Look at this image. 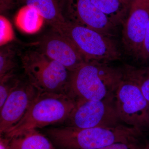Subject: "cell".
Wrapping results in <instances>:
<instances>
[{"label":"cell","instance_id":"obj_23","mask_svg":"<svg viewBox=\"0 0 149 149\" xmlns=\"http://www.w3.org/2000/svg\"><path fill=\"white\" fill-rule=\"evenodd\" d=\"M121 3L130 10V7L135 0H120Z\"/></svg>","mask_w":149,"mask_h":149},{"label":"cell","instance_id":"obj_15","mask_svg":"<svg viewBox=\"0 0 149 149\" xmlns=\"http://www.w3.org/2000/svg\"><path fill=\"white\" fill-rule=\"evenodd\" d=\"M109 21L117 26L124 24L128 17L129 10L120 0H91Z\"/></svg>","mask_w":149,"mask_h":149},{"label":"cell","instance_id":"obj_5","mask_svg":"<svg viewBox=\"0 0 149 149\" xmlns=\"http://www.w3.org/2000/svg\"><path fill=\"white\" fill-rule=\"evenodd\" d=\"M21 57L27 80L39 92L69 95L70 71L65 67L37 50L27 51Z\"/></svg>","mask_w":149,"mask_h":149},{"label":"cell","instance_id":"obj_1","mask_svg":"<svg viewBox=\"0 0 149 149\" xmlns=\"http://www.w3.org/2000/svg\"><path fill=\"white\" fill-rule=\"evenodd\" d=\"M46 135L58 149H99L118 142L140 141L143 132L127 125L80 128L67 126L45 130Z\"/></svg>","mask_w":149,"mask_h":149},{"label":"cell","instance_id":"obj_4","mask_svg":"<svg viewBox=\"0 0 149 149\" xmlns=\"http://www.w3.org/2000/svg\"><path fill=\"white\" fill-rule=\"evenodd\" d=\"M51 26L74 45L86 62L108 63L120 58V52L112 37L66 20Z\"/></svg>","mask_w":149,"mask_h":149},{"label":"cell","instance_id":"obj_21","mask_svg":"<svg viewBox=\"0 0 149 149\" xmlns=\"http://www.w3.org/2000/svg\"><path fill=\"white\" fill-rule=\"evenodd\" d=\"M136 58L146 65H149V20L141 50Z\"/></svg>","mask_w":149,"mask_h":149},{"label":"cell","instance_id":"obj_19","mask_svg":"<svg viewBox=\"0 0 149 149\" xmlns=\"http://www.w3.org/2000/svg\"><path fill=\"white\" fill-rule=\"evenodd\" d=\"M19 80L12 77L0 80V108L2 107L10 93L17 85Z\"/></svg>","mask_w":149,"mask_h":149},{"label":"cell","instance_id":"obj_10","mask_svg":"<svg viewBox=\"0 0 149 149\" xmlns=\"http://www.w3.org/2000/svg\"><path fill=\"white\" fill-rule=\"evenodd\" d=\"M149 20V0H135L123 25L122 42L128 54L137 58Z\"/></svg>","mask_w":149,"mask_h":149},{"label":"cell","instance_id":"obj_18","mask_svg":"<svg viewBox=\"0 0 149 149\" xmlns=\"http://www.w3.org/2000/svg\"><path fill=\"white\" fill-rule=\"evenodd\" d=\"M15 38L12 25L5 17L0 16V46L7 45Z\"/></svg>","mask_w":149,"mask_h":149},{"label":"cell","instance_id":"obj_24","mask_svg":"<svg viewBox=\"0 0 149 149\" xmlns=\"http://www.w3.org/2000/svg\"><path fill=\"white\" fill-rule=\"evenodd\" d=\"M1 149H6L5 144L3 141H1Z\"/></svg>","mask_w":149,"mask_h":149},{"label":"cell","instance_id":"obj_12","mask_svg":"<svg viewBox=\"0 0 149 149\" xmlns=\"http://www.w3.org/2000/svg\"><path fill=\"white\" fill-rule=\"evenodd\" d=\"M3 141L6 149H55L50 140L37 130Z\"/></svg>","mask_w":149,"mask_h":149},{"label":"cell","instance_id":"obj_13","mask_svg":"<svg viewBox=\"0 0 149 149\" xmlns=\"http://www.w3.org/2000/svg\"><path fill=\"white\" fill-rule=\"evenodd\" d=\"M25 5L34 8L51 26L65 21V0H22Z\"/></svg>","mask_w":149,"mask_h":149},{"label":"cell","instance_id":"obj_14","mask_svg":"<svg viewBox=\"0 0 149 149\" xmlns=\"http://www.w3.org/2000/svg\"><path fill=\"white\" fill-rule=\"evenodd\" d=\"M45 19L37 10L24 5L19 10L15 22L17 27L27 34H35L42 27Z\"/></svg>","mask_w":149,"mask_h":149},{"label":"cell","instance_id":"obj_6","mask_svg":"<svg viewBox=\"0 0 149 149\" xmlns=\"http://www.w3.org/2000/svg\"><path fill=\"white\" fill-rule=\"evenodd\" d=\"M120 121L142 131L149 129V104L135 82L123 77L114 94Z\"/></svg>","mask_w":149,"mask_h":149},{"label":"cell","instance_id":"obj_20","mask_svg":"<svg viewBox=\"0 0 149 149\" xmlns=\"http://www.w3.org/2000/svg\"><path fill=\"white\" fill-rule=\"evenodd\" d=\"M99 149H149V144L143 145L140 141L118 142Z\"/></svg>","mask_w":149,"mask_h":149},{"label":"cell","instance_id":"obj_2","mask_svg":"<svg viewBox=\"0 0 149 149\" xmlns=\"http://www.w3.org/2000/svg\"><path fill=\"white\" fill-rule=\"evenodd\" d=\"M124 77L122 68L85 62L70 71L69 95L75 99L100 100L114 95Z\"/></svg>","mask_w":149,"mask_h":149},{"label":"cell","instance_id":"obj_17","mask_svg":"<svg viewBox=\"0 0 149 149\" xmlns=\"http://www.w3.org/2000/svg\"><path fill=\"white\" fill-rule=\"evenodd\" d=\"M15 49L7 46L0 52V80L14 76L17 67Z\"/></svg>","mask_w":149,"mask_h":149},{"label":"cell","instance_id":"obj_9","mask_svg":"<svg viewBox=\"0 0 149 149\" xmlns=\"http://www.w3.org/2000/svg\"><path fill=\"white\" fill-rule=\"evenodd\" d=\"M39 91L28 80L19 82L0 108V133L4 135L20 120Z\"/></svg>","mask_w":149,"mask_h":149},{"label":"cell","instance_id":"obj_11","mask_svg":"<svg viewBox=\"0 0 149 149\" xmlns=\"http://www.w3.org/2000/svg\"><path fill=\"white\" fill-rule=\"evenodd\" d=\"M52 59L72 71L85 62V58L65 37L53 30L38 42V49Z\"/></svg>","mask_w":149,"mask_h":149},{"label":"cell","instance_id":"obj_8","mask_svg":"<svg viewBox=\"0 0 149 149\" xmlns=\"http://www.w3.org/2000/svg\"><path fill=\"white\" fill-rule=\"evenodd\" d=\"M65 20L112 37L116 26L94 5L91 0H65Z\"/></svg>","mask_w":149,"mask_h":149},{"label":"cell","instance_id":"obj_22","mask_svg":"<svg viewBox=\"0 0 149 149\" xmlns=\"http://www.w3.org/2000/svg\"><path fill=\"white\" fill-rule=\"evenodd\" d=\"M16 0H1V12L11 7Z\"/></svg>","mask_w":149,"mask_h":149},{"label":"cell","instance_id":"obj_16","mask_svg":"<svg viewBox=\"0 0 149 149\" xmlns=\"http://www.w3.org/2000/svg\"><path fill=\"white\" fill-rule=\"evenodd\" d=\"M122 69L124 77L138 85L149 104V65L141 68L126 65Z\"/></svg>","mask_w":149,"mask_h":149},{"label":"cell","instance_id":"obj_3","mask_svg":"<svg viewBox=\"0 0 149 149\" xmlns=\"http://www.w3.org/2000/svg\"><path fill=\"white\" fill-rule=\"evenodd\" d=\"M75 104L76 99L69 95L39 92L24 116L4 136L12 139L30 130L65 122Z\"/></svg>","mask_w":149,"mask_h":149},{"label":"cell","instance_id":"obj_7","mask_svg":"<svg viewBox=\"0 0 149 149\" xmlns=\"http://www.w3.org/2000/svg\"><path fill=\"white\" fill-rule=\"evenodd\" d=\"M120 121L114 95L100 100L76 99L74 109L65 123L67 126L88 128L115 127Z\"/></svg>","mask_w":149,"mask_h":149}]
</instances>
